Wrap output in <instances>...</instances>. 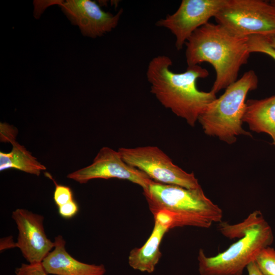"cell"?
<instances>
[{
  "label": "cell",
  "mask_w": 275,
  "mask_h": 275,
  "mask_svg": "<svg viewBox=\"0 0 275 275\" xmlns=\"http://www.w3.org/2000/svg\"><path fill=\"white\" fill-rule=\"evenodd\" d=\"M172 63L166 55L150 61L146 75L151 93L164 107L194 126L199 116L217 98L212 91H201L197 87V80L207 77L209 72L198 65L177 73L170 69Z\"/></svg>",
  "instance_id": "6da1fadb"
},
{
  "label": "cell",
  "mask_w": 275,
  "mask_h": 275,
  "mask_svg": "<svg viewBox=\"0 0 275 275\" xmlns=\"http://www.w3.org/2000/svg\"><path fill=\"white\" fill-rule=\"evenodd\" d=\"M248 37L235 35L219 24L208 22L196 30L185 45L187 67L207 62L216 77L211 91L215 94L237 80L250 57Z\"/></svg>",
  "instance_id": "7a4b0ae2"
},
{
  "label": "cell",
  "mask_w": 275,
  "mask_h": 275,
  "mask_svg": "<svg viewBox=\"0 0 275 275\" xmlns=\"http://www.w3.org/2000/svg\"><path fill=\"white\" fill-rule=\"evenodd\" d=\"M219 230L230 239H240L214 256L208 257L200 249L197 259L201 275H242L259 252L273 241L271 227L257 210L239 224L221 222Z\"/></svg>",
  "instance_id": "3957f363"
},
{
  "label": "cell",
  "mask_w": 275,
  "mask_h": 275,
  "mask_svg": "<svg viewBox=\"0 0 275 275\" xmlns=\"http://www.w3.org/2000/svg\"><path fill=\"white\" fill-rule=\"evenodd\" d=\"M143 194L152 214L168 213L173 219L174 228H208L213 223L222 222V210L205 196L201 187L187 188L153 181Z\"/></svg>",
  "instance_id": "277c9868"
},
{
  "label": "cell",
  "mask_w": 275,
  "mask_h": 275,
  "mask_svg": "<svg viewBox=\"0 0 275 275\" xmlns=\"http://www.w3.org/2000/svg\"><path fill=\"white\" fill-rule=\"evenodd\" d=\"M258 78L253 70L245 72L229 85L199 116L198 121L204 132L231 144L239 135H251L242 127L248 93L258 87Z\"/></svg>",
  "instance_id": "5b68a950"
},
{
  "label": "cell",
  "mask_w": 275,
  "mask_h": 275,
  "mask_svg": "<svg viewBox=\"0 0 275 275\" xmlns=\"http://www.w3.org/2000/svg\"><path fill=\"white\" fill-rule=\"evenodd\" d=\"M236 36L275 37V7L262 0H227L214 17Z\"/></svg>",
  "instance_id": "8992f818"
},
{
  "label": "cell",
  "mask_w": 275,
  "mask_h": 275,
  "mask_svg": "<svg viewBox=\"0 0 275 275\" xmlns=\"http://www.w3.org/2000/svg\"><path fill=\"white\" fill-rule=\"evenodd\" d=\"M118 151L126 163L142 171L154 181L187 188L201 187L193 173H187L175 164L158 147L120 148Z\"/></svg>",
  "instance_id": "52a82bcc"
},
{
  "label": "cell",
  "mask_w": 275,
  "mask_h": 275,
  "mask_svg": "<svg viewBox=\"0 0 275 275\" xmlns=\"http://www.w3.org/2000/svg\"><path fill=\"white\" fill-rule=\"evenodd\" d=\"M227 0H182L176 10L156 22L170 30L176 38L175 46L181 50L192 34L214 17Z\"/></svg>",
  "instance_id": "ba28073f"
},
{
  "label": "cell",
  "mask_w": 275,
  "mask_h": 275,
  "mask_svg": "<svg viewBox=\"0 0 275 275\" xmlns=\"http://www.w3.org/2000/svg\"><path fill=\"white\" fill-rule=\"evenodd\" d=\"M67 177L80 184L99 178L125 180L139 185L143 190L148 188L154 181L145 173L126 163L118 151L107 147L99 150L91 164L70 173Z\"/></svg>",
  "instance_id": "9c48e42d"
},
{
  "label": "cell",
  "mask_w": 275,
  "mask_h": 275,
  "mask_svg": "<svg viewBox=\"0 0 275 275\" xmlns=\"http://www.w3.org/2000/svg\"><path fill=\"white\" fill-rule=\"evenodd\" d=\"M71 24L77 26L84 36L96 38L117 27L123 12H105L91 0L61 1L58 5Z\"/></svg>",
  "instance_id": "30bf717a"
},
{
  "label": "cell",
  "mask_w": 275,
  "mask_h": 275,
  "mask_svg": "<svg viewBox=\"0 0 275 275\" xmlns=\"http://www.w3.org/2000/svg\"><path fill=\"white\" fill-rule=\"evenodd\" d=\"M12 217L18 231L15 247L29 263H42L54 246L45 234L43 216L18 208L13 211Z\"/></svg>",
  "instance_id": "8fae6325"
},
{
  "label": "cell",
  "mask_w": 275,
  "mask_h": 275,
  "mask_svg": "<svg viewBox=\"0 0 275 275\" xmlns=\"http://www.w3.org/2000/svg\"><path fill=\"white\" fill-rule=\"evenodd\" d=\"M153 215L154 226L150 236L143 246L132 249L128 257L131 268L149 273L154 272L162 256L159 248L163 237L174 228L173 219L168 213L159 211Z\"/></svg>",
  "instance_id": "7c38bea8"
},
{
  "label": "cell",
  "mask_w": 275,
  "mask_h": 275,
  "mask_svg": "<svg viewBox=\"0 0 275 275\" xmlns=\"http://www.w3.org/2000/svg\"><path fill=\"white\" fill-rule=\"evenodd\" d=\"M54 249L42 262L48 274L54 275H104L103 264H90L73 258L66 250V241L61 235L54 239Z\"/></svg>",
  "instance_id": "4fadbf2b"
},
{
  "label": "cell",
  "mask_w": 275,
  "mask_h": 275,
  "mask_svg": "<svg viewBox=\"0 0 275 275\" xmlns=\"http://www.w3.org/2000/svg\"><path fill=\"white\" fill-rule=\"evenodd\" d=\"M15 129L8 124H1V139L12 145L10 152H0V171L15 169L27 173L39 176L46 167L32 156L24 146L15 140Z\"/></svg>",
  "instance_id": "5bb4252c"
},
{
  "label": "cell",
  "mask_w": 275,
  "mask_h": 275,
  "mask_svg": "<svg viewBox=\"0 0 275 275\" xmlns=\"http://www.w3.org/2000/svg\"><path fill=\"white\" fill-rule=\"evenodd\" d=\"M242 122L254 132L268 134L275 145V95L247 100Z\"/></svg>",
  "instance_id": "9a60e30c"
},
{
  "label": "cell",
  "mask_w": 275,
  "mask_h": 275,
  "mask_svg": "<svg viewBox=\"0 0 275 275\" xmlns=\"http://www.w3.org/2000/svg\"><path fill=\"white\" fill-rule=\"evenodd\" d=\"M254 262L263 275H275V250L270 246L262 249Z\"/></svg>",
  "instance_id": "2e32d148"
},
{
  "label": "cell",
  "mask_w": 275,
  "mask_h": 275,
  "mask_svg": "<svg viewBox=\"0 0 275 275\" xmlns=\"http://www.w3.org/2000/svg\"><path fill=\"white\" fill-rule=\"evenodd\" d=\"M250 52H260L266 54L275 61V48L270 44L268 37L261 35H253L248 37Z\"/></svg>",
  "instance_id": "e0dca14e"
},
{
  "label": "cell",
  "mask_w": 275,
  "mask_h": 275,
  "mask_svg": "<svg viewBox=\"0 0 275 275\" xmlns=\"http://www.w3.org/2000/svg\"><path fill=\"white\" fill-rule=\"evenodd\" d=\"M46 176L51 179L56 187L53 193V200L59 207L73 200V193L70 187L67 186L58 184L49 173L45 174Z\"/></svg>",
  "instance_id": "ac0fdd59"
},
{
  "label": "cell",
  "mask_w": 275,
  "mask_h": 275,
  "mask_svg": "<svg viewBox=\"0 0 275 275\" xmlns=\"http://www.w3.org/2000/svg\"><path fill=\"white\" fill-rule=\"evenodd\" d=\"M15 273L16 275H48L41 263H22L15 269Z\"/></svg>",
  "instance_id": "d6986e66"
},
{
  "label": "cell",
  "mask_w": 275,
  "mask_h": 275,
  "mask_svg": "<svg viewBox=\"0 0 275 275\" xmlns=\"http://www.w3.org/2000/svg\"><path fill=\"white\" fill-rule=\"evenodd\" d=\"M78 211V205L74 200L58 207L60 215L66 219L71 218L74 216Z\"/></svg>",
  "instance_id": "ffe728a7"
},
{
  "label": "cell",
  "mask_w": 275,
  "mask_h": 275,
  "mask_svg": "<svg viewBox=\"0 0 275 275\" xmlns=\"http://www.w3.org/2000/svg\"><path fill=\"white\" fill-rule=\"evenodd\" d=\"M61 1H35L34 2V16L38 18L42 14L43 11L49 6L51 5H59Z\"/></svg>",
  "instance_id": "44dd1931"
},
{
  "label": "cell",
  "mask_w": 275,
  "mask_h": 275,
  "mask_svg": "<svg viewBox=\"0 0 275 275\" xmlns=\"http://www.w3.org/2000/svg\"><path fill=\"white\" fill-rule=\"evenodd\" d=\"M248 275H263L254 261L250 263L246 267Z\"/></svg>",
  "instance_id": "7402d4cb"
},
{
  "label": "cell",
  "mask_w": 275,
  "mask_h": 275,
  "mask_svg": "<svg viewBox=\"0 0 275 275\" xmlns=\"http://www.w3.org/2000/svg\"><path fill=\"white\" fill-rule=\"evenodd\" d=\"M271 45L275 48V37H268Z\"/></svg>",
  "instance_id": "603a6c76"
},
{
  "label": "cell",
  "mask_w": 275,
  "mask_h": 275,
  "mask_svg": "<svg viewBox=\"0 0 275 275\" xmlns=\"http://www.w3.org/2000/svg\"><path fill=\"white\" fill-rule=\"evenodd\" d=\"M270 3L275 7V0L271 1Z\"/></svg>",
  "instance_id": "cb8c5ba5"
}]
</instances>
